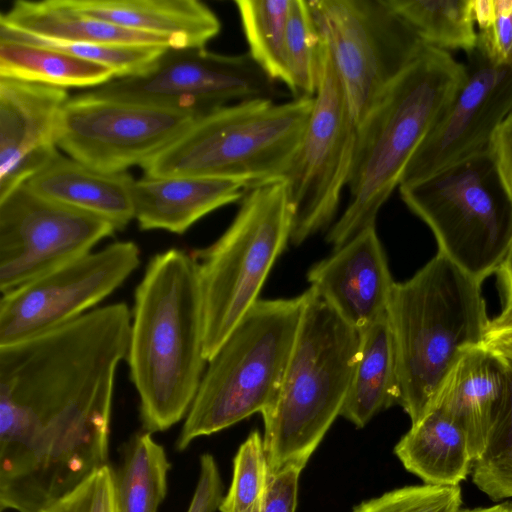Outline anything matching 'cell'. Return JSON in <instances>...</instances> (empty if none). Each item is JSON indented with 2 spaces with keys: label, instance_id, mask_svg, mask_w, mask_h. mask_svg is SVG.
Wrapping results in <instances>:
<instances>
[{
  "label": "cell",
  "instance_id": "obj_36",
  "mask_svg": "<svg viewBox=\"0 0 512 512\" xmlns=\"http://www.w3.org/2000/svg\"><path fill=\"white\" fill-rule=\"evenodd\" d=\"M223 485L214 457L205 453L200 457L198 481L186 512H215L223 501Z\"/></svg>",
  "mask_w": 512,
  "mask_h": 512
},
{
  "label": "cell",
  "instance_id": "obj_25",
  "mask_svg": "<svg viewBox=\"0 0 512 512\" xmlns=\"http://www.w3.org/2000/svg\"><path fill=\"white\" fill-rule=\"evenodd\" d=\"M0 77L67 89L96 88L115 74L104 65L65 52L0 39Z\"/></svg>",
  "mask_w": 512,
  "mask_h": 512
},
{
  "label": "cell",
  "instance_id": "obj_35",
  "mask_svg": "<svg viewBox=\"0 0 512 512\" xmlns=\"http://www.w3.org/2000/svg\"><path fill=\"white\" fill-rule=\"evenodd\" d=\"M41 512H119L115 471L104 465Z\"/></svg>",
  "mask_w": 512,
  "mask_h": 512
},
{
  "label": "cell",
  "instance_id": "obj_9",
  "mask_svg": "<svg viewBox=\"0 0 512 512\" xmlns=\"http://www.w3.org/2000/svg\"><path fill=\"white\" fill-rule=\"evenodd\" d=\"M357 130L342 81L324 42L313 109L282 179L292 207V244H302L332 222L342 190L348 185Z\"/></svg>",
  "mask_w": 512,
  "mask_h": 512
},
{
  "label": "cell",
  "instance_id": "obj_19",
  "mask_svg": "<svg viewBox=\"0 0 512 512\" xmlns=\"http://www.w3.org/2000/svg\"><path fill=\"white\" fill-rule=\"evenodd\" d=\"M250 185L196 177H143L131 188L134 219L142 230L185 233L212 211L241 200Z\"/></svg>",
  "mask_w": 512,
  "mask_h": 512
},
{
  "label": "cell",
  "instance_id": "obj_18",
  "mask_svg": "<svg viewBox=\"0 0 512 512\" xmlns=\"http://www.w3.org/2000/svg\"><path fill=\"white\" fill-rule=\"evenodd\" d=\"M505 384L500 356L482 344L464 351L436 396L440 409L464 434L473 462L483 453Z\"/></svg>",
  "mask_w": 512,
  "mask_h": 512
},
{
  "label": "cell",
  "instance_id": "obj_8",
  "mask_svg": "<svg viewBox=\"0 0 512 512\" xmlns=\"http://www.w3.org/2000/svg\"><path fill=\"white\" fill-rule=\"evenodd\" d=\"M399 191L439 252L481 282L498 271L512 243V192L490 148Z\"/></svg>",
  "mask_w": 512,
  "mask_h": 512
},
{
  "label": "cell",
  "instance_id": "obj_40",
  "mask_svg": "<svg viewBox=\"0 0 512 512\" xmlns=\"http://www.w3.org/2000/svg\"><path fill=\"white\" fill-rule=\"evenodd\" d=\"M497 272L505 289V306L512 308V243Z\"/></svg>",
  "mask_w": 512,
  "mask_h": 512
},
{
  "label": "cell",
  "instance_id": "obj_15",
  "mask_svg": "<svg viewBox=\"0 0 512 512\" xmlns=\"http://www.w3.org/2000/svg\"><path fill=\"white\" fill-rule=\"evenodd\" d=\"M468 59L462 85L413 155L399 186L489 149L512 111V62L496 63L478 46Z\"/></svg>",
  "mask_w": 512,
  "mask_h": 512
},
{
  "label": "cell",
  "instance_id": "obj_1",
  "mask_svg": "<svg viewBox=\"0 0 512 512\" xmlns=\"http://www.w3.org/2000/svg\"><path fill=\"white\" fill-rule=\"evenodd\" d=\"M130 378L146 432L186 417L204 375V310L197 263L171 248L148 262L134 297Z\"/></svg>",
  "mask_w": 512,
  "mask_h": 512
},
{
  "label": "cell",
  "instance_id": "obj_14",
  "mask_svg": "<svg viewBox=\"0 0 512 512\" xmlns=\"http://www.w3.org/2000/svg\"><path fill=\"white\" fill-rule=\"evenodd\" d=\"M115 231L105 219L21 184L0 197L1 294L91 252Z\"/></svg>",
  "mask_w": 512,
  "mask_h": 512
},
{
  "label": "cell",
  "instance_id": "obj_13",
  "mask_svg": "<svg viewBox=\"0 0 512 512\" xmlns=\"http://www.w3.org/2000/svg\"><path fill=\"white\" fill-rule=\"evenodd\" d=\"M140 265L133 241H116L1 294L0 346L66 324L94 309Z\"/></svg>",
  "mask_w": 512,
  "mask_h": 512
},
{
  "label": "cell",
  "instance_id": "obj_39",
  "mask_svg": "<svg viewBox=\"0 0 512 512\" xmlns=\"http://www.w3.org/2000/svg\"><path fill=\"white\" fill-rule=\"evenodd\" d=\"M490 149L505 183L512 192V111L497 128Z\"/></svg>",
  "mask_w": 512,
  "mask_h": 512
},
{
  "label": "cell",
  "instance_id": "obj_29",
  "mask_svg": "<svg viewBox=\"0 0 512 512\" xmlns=\"http://www.w3.org/2000/svg\"><path fill=\"white\" fill-rule=\"evenodd\" d=\"M502 360V399L485 449L473 467L474 484L494 501L512 497V359Z\"/></svg>",
  "mask_w": 512,
  "mask_h": 512
},
{
  "label": "cell",
  "instance_id": "obj_33",
  "mask_svg": "<svg viewBox=\"0 0 512 512\" xmlns=\"http://www.w3.org/2000/svg\"><path fill=\"white\" fill-rule=\"evenodd\" d=\"M461 505L458 485L425 484L392 490L361 503L352 512H459Z\"/></svg>",
  "mask_w": 512,
  "mask_h": 512
},
{
  "label": "cell",
  "instance_id": "obj_31",
  "mask_svg": "<svg viewBox=\"0 0 512 512\" xmlns=\"http://www.w3.org/2000/svg\"><path fill=\"white\" fill-rule=\"evenodd\" d=\"M270 467L263 438L250 433L234 458L233 477L220 512H264L270 485Z\"/></svg>",
  "mask_w": 512,
  "mask_h": 512
},
{
  "label": "cell",
  "instance_id": "obj_38",
  "mask_svg": "<svg viewBox=\"0 0 512 512\" xmlns=\"http://www.w3.org/2000/svg\"><path fill=\"white\" fill-rule=\"evenodd\" d=\"M482 345L494 354L512 359V308L505 306L489 321Z\"/></svg>",
  "mask_w": 512,
  "mask_h": 512
},
{
  "label": "cell",
  "instance_id": "obj_34",
  "mask_svg": "<svg viewBox=\"0 0 512 512\" xmlns=\"http://www.w3.org/2000/svg\"><path fill=\"white\" fill-rule=\"evenodd\" d=\"M477 46L496 63L512 62V0H472Z\"/></svg>",
  "mask_w": 512,
  "mask_h": 512
},
{
  "label": "cell",
  "instance_id": "obj_28",
  "mask_svg": "<svg viewBox=\"0 0 512 512\" xmlns=\"http://www.w3.org/2000/svg\"><path fill=\"white\" fill-rule=\"evenodd\" d=\"M253 61L274 82L292 90L286 61V28L291 0H236Z\"/></svg>",
  "mask_w": 512,
  "mask_h": 512
},
{
  "label": "cell",
  "instance_id": "obj_5",
  "mask_svg": "<svg viewBox=\"0 0 512 512\" xmlns=\"http://www.w3.org/2000/svg\"><path fill=\"white\" fill-rule=\"evenodd\" d=\"M314 97L278 103L256 98L200 115L173 143L141 166L145 177L246 182L283 179L309 121Z\"/></svg>",
  "mask_w": 512,
  "mask_h": 512
},
{
  "label": "cell",
  "instance_id": "obj_12",
  "mask_svg": "<svg viewBox=\"0 0 512 512\" xmlns=\"http://www.w3.org/2000/svg\"><path fill=\"white\" fill-rule=\"evenodd\" d=\"M200 115L96 98L86 92L60 111L55 141L68 157L104 173L140 167L181 136Z\"/></svg>",
  "mask_w": 512,
  "mask_h": 512
},
{
  "label": "cell",
  "instance_id": "obj_3",
  "mask_svg": "<svg viewBox=\"0 0 512 512\" xmlns=\"http://www.w3.org/2000/svg\"><path fill=\"white\" fill-rule=\"evenodd\" d=\"M481 283L438 251L414 276L393 286L387 316L399 404L412 425L432 409L464 351L483 342L490 320Z\"/></svg>",
  "mask_w": 512,
  "mask_h": 512
},
{
  "label": "cell",
  "instance_id": "obj_7",
  "mask_svg": "<svg viewBox=\"0 0 512 512\" xmlns=\"http://www.w3.org/2000/svg\"><path fill=\"white\" fill-rule=\"evenodd\" d=\"M286 182L250 187L226 231L210 246L194 251L204 310V356L218 351L248 310L292 229Z\"/></svg>",
  "mask_w": 512,
  "mask_h": 512
},
{
  "label": "cell",
  "instance_id": "obj_30",
  "mask_svg": "<svg viewBox=\"0 0 512 512\" xmlns=\"http://www.w3.org/2000/svg\"><path fill=\"white\" fill-rule=\"evenodd\" d=\"M286 61L296 97H314L324 40L309 1L291 0L286 28Z\"/></svg>",
  "mask_w": 512,
  "mask_h": 512
},
{
  "label": "cell",
  "instance_id": "obj_37",
  "mask_svg": "<svg viewBox=\"0 0 512 512\" xmlns=\"http://www.w3.org/2000/svg\"><path fill=\"white\" fill-rule=\"evenodd\" d=\"M301 470L288 467L271 474L264 512H295Z\"/></svg>",
  "mask_w": 512,
  "mask_h": 512
},
{
  "label": "cell",
  "instance_id": "obj_20",
  "mask_svg": "<svg viewBox=\"0 0 512 512\" xmlns=\"http://www.w3.org/2000/svg\"><path fill=\"white\" fill-rule=\"evenodd\" d=\"M127 171L104 173L57 152L25 184L36 194L93 214L123 230L134 219Z\"/></svg>",
  "mask_w": 512,
  "mask_h": 512
},
{
  "label": "cell",
  "instance_id": "obj_41",
  "mask_svg": "<svg viewBox=\"0 0 512 512\" xmlns=\"http://www.w3.org/2000/svg\"><path fill=\"white\" fill-rule=\"evenodd\" d=\"M459 512H512V503L507 502L503 504L494 505L491 507L484 508H474V509H465L459 510Z\"/></svg>",
  "mask_w": 512,
  "mask_h": 512
},
{
  "label": "cell",
  "instance_id": "obj_26",
  "mask_svg": "<svg viewBox=\"0 0 512 512\" xmlns=\"http://www.w3.org/2000/svg\"><path fill=\"white\" fill-rule=\"evenodd\" d=\"M171 464L152 433L134 436L115 471L119 512H158L166 497Z\"/></svg>",
  "mask_w": 512,
  "mask_h": 512
},
{
  "label": "cell",
  "instance_id": "obj_21",
  "mask_svg": "<svg viewBox=\"0 0 512 512\" xmlns=\"http://www.w3.org/2000/svg\"><path fill=\"white\" fill-rule=\"evenodd\" d=\"M72 11L123 28L170 37L182 48H205L221 30L217 15L197 0H62Z\"/></svg>",
  "mask_w": 512,
  "mask_h": 512
},
{
  "label": "cell",
  "instance_id": "obj_17",
  "mask_svg": "<svg viewBox=\"0 0 512 512\" xmlns=\"http://www.w3.org/2000/svg\"><path fill=\"white\" fill-rule=\"evenodd\" d=\"M307 279L310 288L358 330L387 313L395 284L375 226L315 263Z\"/></svg>",
  "mask_w": 512,
  "mask_h": 512
},
{
  "label": "cell",
  "instance_id": "obj_10",
  "mask_svg": "<svg viewBox=\"0 0 512 512\" xmlns=\"http://www.w3.org/2000/svg\"><path fill=\"white\" fill-rule=\"evenodd\" d=\"M309 3L359 126L425 45L386 0Z\"/></svg>",
  "mask_w": 512,
  "mask_h": 512
},
{
  "label": "cell",
  "instance_id": "obj_32",
  "mask_svg": "<svg viewBox=\"0 0 512 512\" xmlns=\"http://www.w3.org/2000/svg\"><path fill=\"white\" fill-rule=\"evenodd\" d=\"M0 39L28 43L74 55L104 65L114 71L115 78L139 76L146 73L167 47L72 44L42 40L0 26Z\"/></svg>",
  "mask_w": 512,
  "mask_h": 512
},
{
  "label": "cell",
  "instance_id": "obj_6",
  "mask_svg": "<svg viewBox=\"0 0 512 512\" xmlns=\"http://www.w3.org/2000/svg\"><path fill=\"white\" fill-rule=\"evenodd\" d=\"M309 297L258 300L207 362L176 442L195 439L263 413L280 389Z\"/></svg>",
  "mask_w": 512,
  "mask_h": 512
},
{
  "label": "cell",
  "instance_id": "obj_4",
  "mask_svg": "<svg viewBox=\"0 0 512 512\" xmlns=\"http://www.w3.org/2000/svg\"><path fill=\"white\" fill-rule=\"evenodd\" d=\"M359 330L316 292L309 297L296 341L272 405L262 413L271 474L302 471L348 394L359 351Z\"/></svg>",
  "mask_w": 512,
  "mask_h": 512
},
{
  "label": "cell",
  "instance_id": "obj_23",
  "mask_svg": "<svg viewBox=\"0 0 512 512\" xmlns=\"http://www.w3.org/2000/svg\"><path fill=\"white\" fill-rule=\"evenodd\" d=\"M359 333L357 362L340 416L361 428L377 413L399 404L400 392L387 313Z\"/></svg>",
  "mask_w": 512,
  "mask_h": 512
},
{
  "label": "cell",
  "instance_id": "obj_22",
  "mask_svg": "<svg viewBox=\"0 0 512 512\" xmlns=\"http://www.w3.org/2000/svg\"><path fill=\"white\" fill-rule=\"evenodd\" d=\"M0 26L59 43L182 48L170 37L83 16L69 9L62 0L14 1L0 15Z\"/></svg>",
  "mask_w": 512,
  "mask_h": 512
},
{
  "label": "cell",
  "instance_id": "obj_27",
  "mask_svg": "<svg viewBox=\"0 0 512 512\" xmlns=\"http://www.w3.org/2000/svg\"><path fill=\"white\" fill-rule=\"evenodd\" d=\"M426 46L472 53L478 44L472 0H386Z\"/></svg>",
  "mask_w": 512,
  "mask_h": 512
},
{
  "label": "cell",
  "instance_id": "obj_24",
  "mask_svg": "<svg viewBox=\"0 0 512 512\" xmlns=\"http://www.w3.org/2000/svg\"><path fill=\"white\" fill-rule=\"evenodd\" d=\"M394 451L408 471L436 486H457L473 462L464 434L438 408L411 425Z\"/></svg>",
  "mask_w": 512,
  "mask_h": 512
},
{
  "label": "cell",
  "instance_id": "obj_16",
  "mask_svg": "<svg viewBox=\"0 0 512 512\" xmlns=\"http://www.w3.org/2000/svg\"><path fill=\"white\" fill-rule=\"evenodd\" d=\"M66 89L0 77V197L25 183L57 152Z\"/></svg>",
  "mask_w": 512,
  "mask_h": 512
},
{
  "label": "cell",
  "instance_id": "obj_2",
  "mask_svg": "<svg viewBox=\"0 0 512 512\" xmlns=\"http://www.w3.org/2000/svg\"><path fill=\"white\" fill-rule=\"evenodd\" d=\"M465 77V65L425 45L379 96L358 126L349 203L326 237L333 250L375 226L381 207Z\"/></svg>",
  "mask_w": 512,
  "mask_h": 512
},
{
  "label": "cell",
  "instance_id": "obj_11",
  "mask_svg": "<svg viewBox=\"0 0 512 512\" xmlns=\"http://www.w3.org/2000/svg\"><path fill=\"white\" fill-rule=\"evenodd\" d=\"M96 98L203 115L232 101L274 99L275 82L250 55H223L205 48H168L146 73L86 92Z\"/></svg>",
  "mask_w": 512,
  "mask_h": 512
}]
</instances>
